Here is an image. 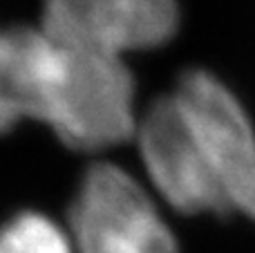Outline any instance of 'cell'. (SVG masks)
Returning <instances> with one entry per match:
<instances>
[{
	"label": "cell",
	"instance_id": "obj_2",
	"mask_svg": "<svg viewBox=\"0 0 255 253\" xmlns=\"http://www.w3.org/2000/svg\"><path fill=\"white\" fill-rule=\"evenodd\" d=\"M76 253H177V240L154 197L126 168L97 161L70 209Z\"/></svg>",
	"mask_w": 255,
	"mask_h": 253
},
{
	"label": "cell",
	"instance_id": "obj_4",
	"mask_svg": "<svg viewBox=\"0 0 255 253\" xmlns=\"http://www.w3.org/2000/svg\"><path fill=\"white\" fill-rule=\"evenodd\" d=\"M134 141L145 177L170 209L181 215L231 213L172 92L157 97L139 115Z\"/></svg>",
	"mask_w": 255,
	"mask_h": 253
},
{
	"label": "cell",
	"instance_id": "obj_6",
	"mask_svg": "<svg viewBox=\"0 0 255 253\" xmlns=\"http://www.w3.org/2000/svg\"><path fill=\"white\" fill-rule=\"evenodd\" d=\"M0 253H74V245L52 218L25 211L0 229Z\"/></svg>",
	"mask_w": 255,
	"mask_h": 253
},
{
	"label": "cell",
	"instance_id": "obj_3",
	"mask_svg": "<svg viewBox=\"0 0 255 253\" xmlns=\"http://www.w3.org/2000/svg\"><path fill=\"white\" fill-rule=\"evenodd\" d=\"M231 213L255 220V130L240 99L206 70H190L172 90Z\"/></svg>",
	"mask_w": 255,
	"mask_h": 253
},
{
	"label": "cell",
	"instance_id": "obj_5",
	"mask_svg": "<svg viewBox=\"0 0 255 253\" xmlns=\"http://www.w3.org/2000/svg\"><path fill=\"white\" fill-rule=\"evenodd\" d=\"M38 27L65 47L126 61L168 43L179 7L177 0H45Z\"/></svg>",
	"mask_w": 255,
	"mask_h": 253
},
{
	"label": "cell",
	"instance_id": "obj_1",
	"mask_svg": "<svg viewBox=\"0 0 255 253\" xmlns=\"http://www.w3.org/2000/svg\"><path fill=\"white\" fill-rule=\"evenodd\" d=\"M134 99L124 58L65 47L40 27L0 29V134L40 121L72 150L103 152L134 139Z\"/></svg>",
	"mask_w": 255,
	"mask_h": 253
}]
</instances>
